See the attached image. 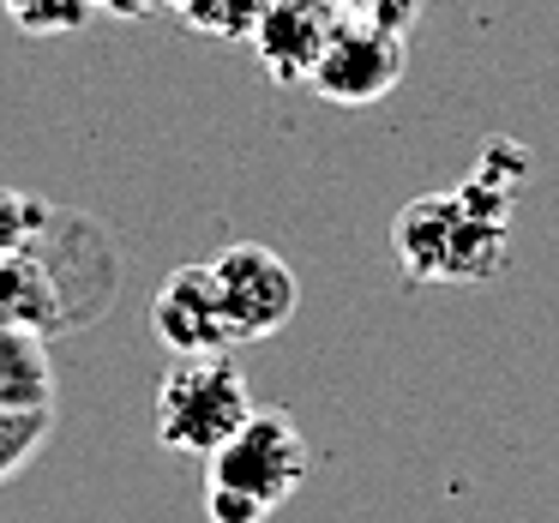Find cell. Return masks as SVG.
Segmentation results:
<instances>
[{"mask_svg": "<svg viewBox=\"0 0 559 523\" xmlns=\"http://www.w3.org/2000/svg\"><path fill=\"white\" fill-rule=\"evenodd\" d=\"M530 175L511 139H493L475 175L451 193H421L391 223V253L409 283H487L506 271L511 253V199Z\"/></svg>", "mask_w": 559, "mask_h": 523, "instance_id": "obj_1", "label": "cell"}, {"mask_svg": "<svg viewBox=\"0 0 559 523\" xmlns=\"http://www.w3.org/2000/svg\"><path fill=\"white\" fill-rule=\"evenodd\" d=\"M115 289H121V253L109 229L55 205L49 229L25 253L0 259V325L67 337L109 313Z\"/></svg>", "mask_w": 559, "mask_h": 523, "instance_id": "obj_2", "label": "cell"}, {"mask_svg": "<svg viewBox=\"0 0 559 523\" xmlns=\"http://www.w3.org/2000/svg\"><path fill=\"white\" fill-rule=\"evenodd\" d=\"M313 451L295 415L253 409L205 457V518L211 523H265L277 506L301 494Z\"/></svg>", "mask_w": 559, "mask_h": 523, "instance_id": "obj_3", "label": "cell"}, {"mask_svg": "<svg viewBox=\"0 0 559 523\" xmlns=\"http://www.w3.org/2000/svg\"><path fill=\"white\" fill-rule=\"evenodd\" d=\"M247 415H253V391H247L235 355H175V367L157 385V403H151L157 445L181 451V457H211Z\"/></svg>", "mask_w": 559, "mask_h": 523, "instance_id": "obj_4", "label": "cell"}, {"mask_svg": "<svg viewBox=\"0 0 559 523\" xmlns=\"http://www.w3.org/2000/svg\"><path fill=\"white\" fill-rule=\"evenodd\" d=\"M211 277H217V295H223V313H229L235 343L271 337V331H283L289 313L301 307V283H295V271L259 241L223 247V253L211 259Z\"/></svg>", "mask_w": 559, "mask_h": 523, "instance_id": "obj_5", "label": "cell"}, {"mask_svg": "<svg viewBox=\"0 0 559 523\" xmlns=\"http://www.w3.org/2000/svg\"><path fill=\"white\" fill-rule=\"evenodd\" d=\"M409 31L391 25H367V19H337V37H331L325 61L313 73V91L325 103H343V109H367V103L391 97L409 67V49H403Z\"/></svg>", "mask_w": 559, "mask_h": 523, "instance_id": "obj_6", "label": "cell"}, {"mask_svg": "<svg viewBox=\"0 0 559 523\" xmlns=\"http://www.w3.org/2000/svg\"><path fill=\"white\" fill-rule=\"evenodd\" d=\"M151 325L157 337L169 343L175 355H235L229 331V313H223V295H217V277H211V259L205 265H181L163 277L157 301H151Z\"/></svg>", "mask_w": 559, "mask_h": 523, "instance_id": "obj_7", "label": "cell"}, {"mask_svg": "<svg viewBox=\"0 0 559 523\" xmlns=\"http://www.w3.org/2000/svg\"><path fill=\"white\" fill-rule=\"evenodd\" d=\"M331 37H337L331 0H271V13L259 19V31L247 43L277 85H313Z\"/></svg>", "mask_w": 559, "mask_h": 523, "instance_id": "obj_8", "label": "cell"}, {"mask_svg": "<svg viewBox=\"0 0 559 523\" xmlns=\"http://www.w3.org/2000/svg\"><path fill=\"white\" fill-rule=\"evenodd\" d=\"M0 409H55L49 337L0 325Z\"/></svg>", "mask_w": 559, "mask_h": 523, "instance_id": "obj_9", "label": "cell"}, {"mask_svg": "<svg viewBox=\"0 0 559 523\" xmlns=\"http://www.w3.org/2000/svg\"><path fill=\"white\" fill-rule=\"evenodd\" d=\"M55 433V409H0V487L13 482Z\"/></svg>", "mask_w": 559, "mask_h": 523, "instance_id": "obj_10", "label": "cell"}, {"mask_svg": "<svg viewBox=\"0 0 559 523\" xmlns=\"http://www.w3.org/2000/svg\"><path fill=\"white\" fill-rule=\"evenodd\" d=\"M271 13V0H187L181 19L199 31V37H217V43H241L259 31V19Z\"/></svg>", "mask_w": 559, "mask_h": 523, "instance_id": "obj_11", "label": "cell"}, {"mask_svg": "<svg viewBox=\"0 0 559 523\" xmlns=\"http://www.w3.org/2000/svg\"><path fill=\"white\" fill-rule=\"evenodd\" d=\"M49 217H55L49 199L25 193V187H0V259L25 253V247L49 229Z\"/></svg>", "mask_w": 559, "mask_h": 523, "instance_id": "obj_12", "label": "cell"}, {"mask_svg": "<svg viewBox=\"0 0 559 523\" xmlns=\"http://www.w3.org/2000/svg\"><path fill=\"white\" fill-rule=\"evenodd\" d=\"M25 37H73L91 19V0H0Z\"/></svg>", "mask_w": 559, "mask_h": 523, "instance_id": "obj_13", "label": "cell"}, {"mask_svg": "<svg viewBox=\"0 0 559 523\" xmlns=\"http://www.w3.org/2000/svg\"><path fill=\"white\" fill-rule=\"evenodd\" d=\"M337 19H367V25H391V31H409L421 0H331Z\"/></svg>", "mask_w": 559, "mask_h": 523, "instance_id": "obj_14", "label": "cell"}, {"mask_svg": "<svg viewBox=\"0 0 559 523\" xmlns=\"http://www.w3.org/2000/svg\"><path fill=\"white\" fill-rule=\"evenodd\" d=\"M163 0H91V13H109V19H151Z\"/></svg>", "mask_w": 559, "mask_h": 523, "instance_id": "obj_15", "label": "cell"}, {"mask_svg": "<svg viewBox=\"0 0 559 523\" xmlns=\"http://www.w3.org/2000/svg\"><path fill=\"white\" fill-rule=\"evenodd\" d=\"M163 7H175V13H181V7H187V0H163Z\"/></svg>", "mask_w": 559, "mask_h": 523, "instance_id": "obj_16", "label": "cell"}]
</instances>
